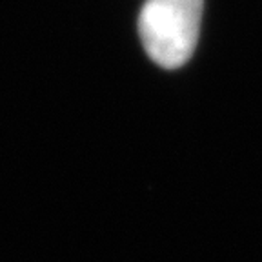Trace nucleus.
<instances>
[{
	"instance_id": "f257e3e1",
	"label": "nucleus",
	"mask_w": 262,
	"mask_h": 262,
	"mask_svg": "<svg viewBox=\"0 0 262 262\" xmlns=\"http://www.w3.org/2000/svg\"><path fill=\"white\" fill-rule=\"evenodd\" d=\"M204 0H146L139 35L146 53L164 70H179L199 42Z\"/></svg>"
}]
</instances>
